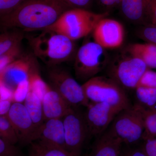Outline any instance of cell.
<instances>
[{
	"instance_id": "cell-2",
	"label": "cell",
	"mask_w": 156,
	"mask_h": 156,
	"mask_svg": "<svg viewBox=\"0 0 156 156\" xmlns=\"http://www.w3.org/2000/svg\"><path fill=\"white\" fill-rule=\"evenodd\" d=\"M27 37L34 54L50 67L56 66L72 58L75 52L74 41L50 30Z\"/></svg>"
},
{
	"instance_id": "cell-27",
	"label": "cell",
	"mask_w": 156,
	"mask_h": 156,
	"mask_svg": "<svg viewBox=\"0 0 156 156\" xmlns=\"http://www.w3.org/2000/svg\"><path fill=\"white\" fill-rule=\"evenodd\" d=\"M0 156H23V154L15 144L0 137Z\"/></svg>"
},
{
	"instance_id": "cell-25",
	"label": "cell",
	"mask_w": 156,
	"mask_h": 156,
	"mask_svg": "<svg viewBox=\"0 0 156 156\" xmlns=\"http://www.w3.org/2000/svg\"><path fill=\"white\" fill-rule=\"evenodd\" d=\"M0 137L15 144L19 139L14 128L7 116H0Z\"/></svg>"
},
{
	"instance_id": "cell-22",
	"label": "cell",
	"mask_w": 156,
	"mask_h": 156,
	"mask_svg": "<svg viewBox=\"0 0 156 156\" xmlns=\"http://www.w3.org/2000/svg\"><path fill=\"white\" fill-rule=\"evenodd\" d=\"M140 106L144 128L142 139L156 137V109H146L143 106Z\"/></svg>"
},
{
	"instance_id": "cell-9",
	"label": "cell",
	"mask_w": 156,
	"mask_h": 156,
	"mask_svg": "<svg viewBox=\"0 0 156 156\" xmlns=\"http://www.w3.org/2000/svg\"><path fill=\"white\" fill-rule=\"evenodd\" d=\"M147 69L142 60L130 54L119 59L112 66L109 77L123 89H135Z\"/></svg>"
},
{
	"instance_id": "cell-34",
	"label": "cell",
	"mask_w": 156,
	"mask_h": 156,
	"mask_svg": "<svg viewBox=\"0 0 156 156\" xmlns=\"http://www.w3.org/2000/svg\"><path fill=\"white\" fill-rule=\"evenodd\" d=\"M146 18L151 25L156 26V0H147Z\"/></svg>"
},
{
	"instance_id": "cell-3",
	"label": "cell",
	"mask_w": 156,
	"mask_h": 156,
	"mask_svg": "<svg viewBox=\"0 0 156 156\" xmlns=\"http://www.w3.org/2000/svg\"><path fill=\"white\" fill-rule=\"evenodd\" d=\"M108 14V12L98 14L85 9H70L44 30L56 32L75 41L93 32L98 22Z\"/></svg>"
},
{
	"instance_id": "cell-16",
	"label": "cell",
	"mask_w": 156,
	"mask_h": 156,
	"mask_svg": "<svg viewBox=\"0 0 156 156\" xmlns=\"http://www.w3.org/2000/svg\"><path fill=\"white\" fill-rule=\"evenodd\" d=\"M122 140L107 129L99 136L90 156H121Z\"/></svg>"
},
{
	"instance_id": "cell-4",
	"label": "cell",
	"mask_w": 156,
	"mask_h": 156,
	"mask_svg": "<svg viewBox=\"0 0 156 156\" xmlns=\"http://www.w3.org/2000/svg\"><path fill=\"white\" fill-rule=\"evenodd\" d=\"M82 86L90 102L108 103L120 111L131 106L124 89L110 77H94Z\"/></svg>"
},
{
	"instance_id": "cell-20",
	"label": "cell",
	"mask_w": 156,
	"mask_h": 156,
	"mask_svg": "<svg viewBox=\"0 0 156 156\" xmlns=\"http://www.w3.org/2000/svg\"><path fill=\"white\" fill-rule=\"evenodd\" d=\"M29 156H74L63 149L40 141L30 144Z\"/></svg>"
},
{
	"instance_id": "cell-1",
	"label": "cell",
	"mask_w": 156,
	"mask_h": 156,
	"mask_svg": "<svg viewBox=\"0 0 156 156\" xmlns=\"http://www.w3.org/2000/svg\"><path fill=\"white\" fill-rule=\"evenodd\" d=\"M70 9L62 0H25L10 14L1 17V24L5 28L27 31L43 30Z\"/></svg>"
},
{
	"instance_id": "cell-21",
	"label": "cell",
	"mask_w": 156,
	"mask_h": 156,
	"mask_svg": "<svg viewBox=\"0 0 156 156\" xmlns=\"http://www.w3.org/2000/svg\"><path fill=\"white\" fill-rule=\"evenodd\" d=\"M24 34L19 30L7 31L0 36V55L21 45Z\"/></svg>"
},
{
	"instance_id": "cell-5",
	"label": "cell",
	"mask_w": 156,
	"mask_h": 156,
	"mask_svg": "<svg viewBox=\"0 0 156 156\" xmlns=\"http://www.w3.org/2000/svg\"><path fill=\"white\" fill-rule=\"evenodd\" d=\"M108 129L127 144H134L143 139L144 128L140 105L131 106L120 111Z\"/></svg>"
},
{
	"instance_id": "cell-38",
	"label": "cell",
	"mask_w": 156,
	"mask_h": 156,
	"mask_svg": "<svg viewBox=\"0 0 156 156\" xmlns=\"http://www.w3.org/2000/svg\"><path fill=\"white\" fill-rule=\"evenodd\" d=\"M121 156H147L142 148H131L127 150L125 152L122 153Z\"/></svg>"
},
{
	"instance_id": "cell-13",
	"label": "cell",
	"mask_w": 156,
	"mask_h": 156,
	"mask_svg": "<svg viewBox=\"0 0 156 156\" xmlns=\"http://www.w3.org/2000/svg\"><path fill=\"white\" fill-rule=\"evenodd\" d=\"M30 56L20 57L0 72V82L14 91L20 83L28 80L33 71L37 68Z\"/></svg>"
},
{
	"instance_id": "cell-32",
	"label": "cell",
	"mask_w": 156,
	"mask_h": 156,
	"mask_svg": "<svg viewBox=\"0 0 156 156\" xmlns=\"http://www.w3.org/2000/svg\"><path fill=\"white\" fill-rule=\"evenodd\" d=\"M144 140L141 148L147 156H156V137H149Z\"/></svg>"
},
{
	"instance_id": "cell-26",
	"label": "cell",
	"mask_w": 156,
	"mask_h": 156,
	"mask_svg": "<svg viewBox=\"0 0 156 156\" xmlns=\"http://www.w3.org/2000/svg\"><path fill=\"white\" fill-rule=\"evenodd\" d=\"M21 53V45H20L0 55V72L9 65L20 58Z\"/></svg>"
},
{
	"instance_id": "cell-33",
	"label": "cell",
	"mask_w": 156,
	"mask_h": 156,
	"mask_svg": "<svg viewBox=\"0 0 156 156\" xmlns=\"http://www.w3.org/2000/svg\"><path fill=\"white\" fill-rule=\"evenodd\" d=\"M71 9L88 10L92 5L93 0H62Z\"/></svg>"
},
{
	"instance_id": "cell-35",
	"label": "cell",
	"mask_w": 156,
	"mask_h": 156,
	"mask_svg": "<svg viewBox=\"0 0 156 156\" xmlns=\"http://www.w3.org/2000/svg\"><path fill=\"white\" fill-rule=\"evenodd\" d=\"M121 1L122 0H97L98 5L105 10V12L108 13L112 9L119 7Z\"/></svg>"
},
{
	"instance_id": "cell-37",
	"label": "cell",
	"mask_w": 156,
	"mask_h": 156,
	"mask_svg": "<svg viewBox=\"0 0 156 156\" xmlns=\"http://www.w3.org/2000/svg\"><path fill=\"white\" fill-rule=\"evenodd\" d=\"M13 103L11 100H0V116H7Z\"/></svg>"
},
{
	"instance_id": "cell-23",
	"label": "cell",
	"mask_w": 156,
	"mask_h": 156,
	"mask_svg": "<svg viewBox=\"0 0 156 156\" xmlns=\"http://www.w3.org/2000/svg\"><path fill=\"white\" fill-rule=\"evenodd\" d=\"M28 80L30 84V90L35 93L42 101L50 85L45 83L41 77L37 68L31 73Z\"/></svg>"
},
{
	"instance_id": "cell-15",
	"label": "cell",
	"mask_w": 156,
	"mask_h": 156,
	"mask_svg": "<svg viewBox=\"0 0 156 156\" xmlns=\"http://www.w3.org/2000/svg\"><path fill=\"white\" fill-rule=\"evenodd\" d=\"M42 101L44 122L51 119H62L73 107L50 86Z\"/></svg>"
},
{
	"instance_id": "cell-8",
	"label": "cell",
	"mask_w": 156,
	"mask_h": 156,
	"mask_svg": "<svg viewBox=\"0 0 156 156\" xmlns=\"http://www.w3.org/2000/svg\"><path fill=\"white\" fill-rule=\"evenodd\" d=\"M73 107L62 118L66 150L74 156H80L87 137L89 136L84 113Z\"/></svg>"
},
{
	"instance_id": "cell-36",
	"label": "cell",
	"mask_w": 156,
	"mask_h": 156,
	"mask_svg": "<svg viewBox=\"0 0 156 156\" xmlns=\"http://www.w3.org/2000/svg\"><path fill=\"white\" fill-rule=\"evenodd\" d=\"M14 91L1 83V99L0 100H11L13 101Z\"/></svg>"
},
{
	"instance_id": "cell-31",
	"label": "cell",
	"mask_w": 156,
	"mask_h": 156,
	"mask_svg": "<svg viewBox=\"0 0 156 156\" xmlns=\"http://www.w3.org/2000/svg\"><path fill=\"white\" fill-rule=\"evenodd\" d=\"M140 35L142 38L156 45V26L145 27L140 31Z\"/></svg>"
},
{
	"instance_id": "cell-17",
	"label": "cell",
	"mask_w": 156,
	"mask_h": 156,
	"mask_svg": "<svg viewBox=\"0 0 156 156\" xmlns=\"http://www.w3.org/2000/svg\"><path fill=\"white\" fill-rule=\"evenodd\" d=\"M147 0H122L119 7L126 19L135 22L146 18Z\"/></svg>"
},
{
	"instance_id": "cell-19",
	"label": "cell",
	"mask_w": 156,
	"mask_h": 156,
	"mask_svg": "<svg viewBox=\"0 0 156 156\" xmlns=\"http://www.w3.org/2000/svg\"><path fill=\"white\" fill-rule=\"evenodd\" d=\"M23 104L37 129L44 122L42 100L30 90Z\"/></svg>"
},
{
	"instance_id": "cell-12",
	"label": "cell",
	"mask_w": 156,
	"mask_h": 156,
	"mask_svg": "<svg viewBox=\"0 0 156 156\" xmlns=\"http://www.w3.org/2000/svg\"><path fill=\"white\" fill-rule=\"evenodd\" d=\"M6 116L14 128L20 143L30 144L36 129L23 104L13 102Z\"/></svg>"
},
{
	"instance_id": "cell-11",
	"label": "cell",
	"mask_w": 156,
	"mask_h": 156,
	"mask_svg": "<svg viewBox=\"0 0 156 156\" xmlns=\"http://www.w3.org/2000/svg\"><path fill=\"white\" fill-rule=\"evenodd\" d=\"M94 41L105 49L118 48L122 45L125 31L122 24L106 17L98 22L93 30Z\"/></svg>"
},
{
	"instance_id": "cell-6",
	"label": "cell",
	"mask_w": 156,
	"mask_h": 156,
	"mask_svg": "<svg viewBox=\"0 0 156 156\" xmlns=\"http://www.w3.org/2000/svg\"><path fill=\"white\" fill-rule=\"evenodd\" d=\"M106 49L95 41L85 43L79 49L75 57L74 70L80 80H89L100 72L106 66Z\"/></svg>"
},
{
	"instance_id": "cell-30",
	"label": "cell",
	"mask_w": 156,
	"mask_h": 156,
	"mask_svg": "<svg viewBox=\"0 0 156 156\" xmlns=\"http://www.w3.org/2000/svg\"><path fill=\"white\" fill-rule=\"evenodd\" d=\"M137 87H146L156 89V72L147 69L140 78Z\"/></svg>"
},
{
	"instance_id": "cell-7",
	"label": "cell",
	"mask_w": 156,
	"mask_h": 156,
	"mask_svg": "<svg viewBox=\"0 0 156 156\" xmlns=\"http://www.w3.org/2000/svg\"><path fill=\"white\" fill-rule=\"evenodd\" d=\"M48 78L50 87L58 92L73 107H87L90 102L85 95L83 87L67 71L50 67Z\"/></svg>"
},
{
	"instance_id": "cell-29",
	"label": "cell",
	"mask_w": 156,
	"mask_h": 156,
	"mask_svg": "<svg viewBox=\"0 0 156 156\" xmlns=\"http://www.w3.org/2000/svg\"><path fill=\"white\" fill-rule=\"evenodd\" d=\"M25 0H0V16L10 14Z\"/></svg>"
},
{
	"instance_id": "cell-18",
	"label": "cell",
	"mask_w": 156,
	"mask_h": 156,
	"mask_svg": "<svg viewBox=\"0 0 156 156\" xmlns=\"http://www.w3.org/2000/svg\"><path fill=\"white\" fill-rule=\"evenodd\" d=\"M128 52L142 60L147 68H156V45L151 43L135 44L130 46Z\"/></svg>"
},
{
	"instance_id": "cell-24",
	"label": "cell",
	"mask_w": 156,
	"mask_h": 156,
	"mask_svg": "<svg viewBox=\"0 0 156 156\" xmlns=\"http://www.w3.org/2000/svg\"><path fill=\"white\" fill-rule=\"evenodd\" d=\"M136 98L141 106L152 108L156 104V89L143 87H137L136 89Z\"/></svg>"
},
{
	"instance_id": "cell-14",
	"label": "cell",
	"mask_w": 156,
	"mask_h": 156,
	"mask_svg": "<svg viewBox=\"0 0 156 156\" xmlns=\"http://www.w3.org/2000/svg\"><path fill=\"white\" fill-rule=\"evenodd\" d=\"M35 141L56 146L66 151L62 119H51L44 121L35 131L32 142Z\"/></svg>"
},
{
	"instance_id": "cell-28",
	"label": "cell",
	"mask_w": 156,
	"mask_h": 156,
	"mask_svg": "<svg viewBox=\"0 0 156 156\" xmlns=\"http://www.w3.org/2000/svg\"><path fill=\"white\" fill-rule=\"evenodd\" d=\"M30 90V84L28 80L21 82L14 89L13 94V102L22 103Z\"/></svg>"
},
{
	"instance_id": "cell-10",
	"label": "cell",
	"mask_w": 156,
	"mask_h": 156,
	"mask_svg": "<svg viewBox=\"0 0 156 156\" xmlns=\"http://www.w3.org/2000/svg\"><path fill=\"white\" fill-rule=\"evenodd\" d=\"M120 111L108 103L90 102L84 113L89 135L99 136L103 134Z\"/></svg>"
}]
</instances>
